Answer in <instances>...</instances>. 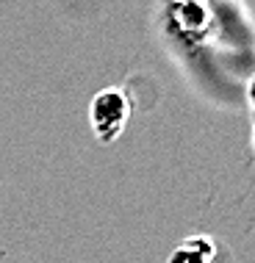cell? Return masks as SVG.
Masks as SVG:
<instances>
[{
	"mask_svg": "<svg viewBox=\"0 0 255 263\" xmlns=\"http://www.w3.org/2000/svg\"><path fill=\"white\" fill-rule=\"evenodd\" d=\"M128 111H131V103H128V95L122 89L111 86L95 95V100L89 105V122H92L95 136L103 144H111L125 130Z\"/></svg>",
	"mask_w": 255,
	"mask_h": 263,
	"instance_id": "1",
	"label": "cell"
},
{
	"mask_svg": "<svg viewBox=\"0 0 255 263\" xmlns=\"http://www.w3.org/2000/svg\"><path fill=\"white\" fill-rule=\"evenodd\" d=\"M169 263H208V258L197 250L194 244H189V241H183V244L169 255Z\"/></svg>",
	"mask_w": 255,
	"mask_h": 263,
	"instance_id": "2",
	"label": "cell"
},
{
	"mask_svg": "<svg viewBox=\"0 0 255 263\" xmlns=\"http://www.w3.org/2000/svg\"><path fill=\"white\" fill-rule=\"evenodd\" d=\"M186 241H189V244H194L197 250H200L205 258L211 260V255H214V244H211V241L205 238V236H191V238H186Z\"/></svg>",
	"mask_w": 255,
	"mask_h": 263,
	"instance_id": "3",
	"label": "cell"
},
{
	"mask_svg": "<svg viewBox=\"0 0 255 263\" xmlns=\"http://www.w3.org/2000/svg\"><path fill=\"white\" fill-rule=\"evenodd\" d=\"M250 105H252V111H255V78H252V83H250Z\"/></svg>",
	"mask_w": 255,
	"mask_h": 263,
	"instance_id": "4",
	"label": "cell"
},
{
	"mask_svg": "<svg viewBox=\"0 0 255 263\" xmlns=\"http://www.w3.org/2000/svg\"><path fill=\"white\" fill-rule=\"evenodd\" d=\"M252 144H255V133H252Z\"/></svg>",
	"mask_w": 255,
	"mask_h": 263,
	"instance_id": "5",
	"label": "cell"
}]
</instances>
